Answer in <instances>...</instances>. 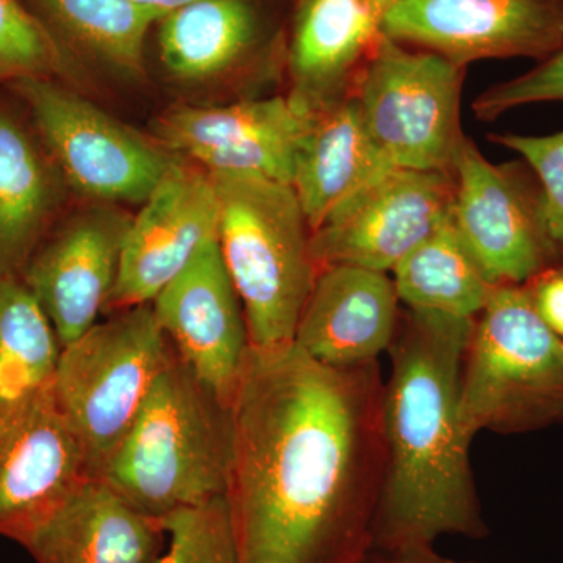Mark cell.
<instances>
[{
  "label": "cell",
  "mask_w": 563,
  "mask_h": 563,
  "mask_svg": "<svg viewBox=\"0 0 563 563\" xmlns=\"http://www.w3.org/2000/svg\"><path fill=\"white\" fill-rule=\"evenodd\" d=\"M379 362L251 347L231 402L228 498L239 563H357L383 492Z\"/></svg>",
  "instance_id": "cell-1"
},
{
  "label": "cell",
  "mask_w": 563,
  "mask_h": 563,
  "mask_svg": "<svg viewBox=\"0 0 563 563\" xmlns=\"http://www.w3.org/2000/svg\"><path fill=\"white\" fill-rule=\"evenodd\" d=\"M473 320L402 309L384 380L385 470L373 547H433L443 536L488 533L462 412Z\"/></svg>",
  "instance_id": "cell-2"
},
{
  "label": "cell",
  "mask_w": 563,
  "mask_h": 563,
  "mask_svg": "<svg viewBox=\"0 0 563 563\" xmlns=\"http://www.w3.org/2000/svg\"><path fill=\"white\" fill-rule=\"evenodd\" d=\"M231 406L174 352L101 479L147 517L228 495Z\"/></svg>",
  "instance_id": "cell-3"
},
{
  "label": "cell",
  "mask_w": 563,
  "mask_h": 563,
  "mask_svg": "<svg viewBox=\"0 0 563 563\" xmlns=\"http://www.w3.org/2000/svg\"><path fill=\"white\" fill-rule=\"evenodd\" d=\"M211 176V174H210ZM218 247L242 302L251 347L295 342L317 280L312 231L291 185L261 177L211 176Z\"/></svg>",
  "instance_id": "cell-4"
},
{
  "label": "cell",
  "mask_w": 563,
  "mask_h": 563,
  "mask_svg": "<svg viewBox=\"0 0 563 563\" xmlns=\"http://www.w3.org/2000/svg\"><path fill=\"white\" fill-rule=\"evenodd\" d=\"M461 396L473 437L562 424L563 340L536 312L523 284L495 285L474 318Z\"/></svg>",
  "instance_id": "cell-5"
},
{
  "label": "cell",
  "mask_w": 563,
  "mask_h": 563,
  "mask_svg": "<svg viewBox=\"0 0 563 563\" xmlns=\"http://www.w3.org/2000/svg\"><path fill=\"white\" fill-rule=\"evenodd\" d=\"M173 355L151 303L111 312L63 347L52 387L91 479H101Z\"/></svg>",
  "instance_id": "cell-6"
},
{
  "label": "cell",
  "mask_w": 563,
  "mask_h": 563,
  "mask_svg": "<svg viewBox=\"0 0 563 563\" xmlns=\"http://www.w3.org/2000/svg\"><path fill=\"white\" fill-rule=\"evenodd\" d=\"M466 68L380 36L352 95L388 169L453 173L463 133Z\"/></svg>",
  "instance_id": "cell-7"
},
{
  "label": "cell",
  "mask_w": 563,
  "mask_h": 563,
  "mask_svg": "<svg viewBox=\"0 0 563 563\" xmlns=\"http://www.w3.org/2000/svg\"><path fill=\"white\" fill-rule=\"evenodd\" d=\"M69 190L91 202L141 206L176 158L57 79L10 85Z\"/></svg>",
  "instance_id": "cell-8"
},
{
  "label": "cell",
  "mask_w": 563,
  "mask_h": 563,
  "mask_svg": "<svg viewBox=\"0 0 563 563\" xmlns=\"http://www.w3.org/2000/svg\"><path fill=\"white\" fill-rule=\"evenodd\" d=\"M453 176L451 222L493 284H525L562 262L548 233L542 185L523 158L495 165L466 136Z\"/></svg>",
  "instance_id": "cell-9"
},
{
  "label": "cell",
  "mask_w": 563,
  "mask_h": 563,
  "mask_svg": "<svg viewBox=\"0 0 563 563\" xmlns=\"http://www.w3.org/2000/svg\"><path fill=\"white\" fill-rule=\"evenodd\" d=\"M288 16L280 0H195L155 24L158 62L180 84L285 76Z\"/></svg>",
  "instance_id": "cell-10"
},
{
  "label": "cell",
  "mask_w": 563,
  "mask_h": 563,
  "mask_svg": "<svg viewBox=\"0 0 563 563\" xmlns=\"http://www.w3.org/2000/svg\"><path fill=\"white\" fill-rule=\"evenodd\" d=\"M453 173L391 169L312 232L313 261L391 273L451 218Z\"/></svg>",
  "instance_id": "cell-11"
},
{
  "label": "cell",
  "mask_w": 563,
  "mask_h": 563,
  "mask_svg": "<svg viewBox=\"0 0 563 563\" xmlns=\"http://www.w3.org/2000/svg\"><path fill=\"white\" fill-rule=\"evenodd\" d=\"M87 462L52 384L0 395V533L24 544L81 484Z\"/></svg>",
  "instance_id": "cell-12"
},
{
  "label": "cell",
  "mask_w": 563,
  "mask_h": 563,
  "mask_svg": "<svg viewBox=\"0 0 563 563\" xmlns=\"http://www.w3.org/2000/svg\"><path fill=\"white\" fill-rule=\"evenodd\" d=\"M132 218L121 206L87 201L63 214L25 263L20 279L49 317L63 347L106 313Z\"/></svg>",
  "instance_id": "cell-13"
},
{
  "label": "cell",
  "mask_w": 563,
  "mask_h": 563,
  "mask_svg": "<svg viewBox=\"0 0 563 563\" xmlns=\"http://www.w3.org/2000/svg\"><path fill=\"white\" fill-rule=\"evenodd\" d=\"M383 33L463 68L495 58L540 63L563 47V0H398Z\"/></svg>",
  "instance_id": "cell-14"
},
{
  "label": "cell",
  "mask_w": 563,
  "mask_h": 563,
  "mask_svg": "<svg viewBox=\"0 0 563 563\" xmlns=\"http://www.w3.org/2000/svg\"><path fill=\"white\" fill-rule=\"evenodd\" d=\"M310 118L292 109L285 95L222 106H177L155 122V140L211 176L291 185Z\"/></svg>",
  "instance_id": "cell-15"
},
{
  "label": "cell",
  "mask_w": 563,
  "mask_h": 563,
  "mask_svg": "<svg viewBox=\"0 0 563 563\" xmlns=\"http://www.w3.org/2000/svg\"><path fill=\"white\" fill-rule=\"evenodd\" d=\"M218 214L210 174L176 155L132 218L106 314L154 301L196 252L217 239Z\"/></svg>",
  "instance_id": "cell-16"
},
{
  "label": "cell",
  "mask_w": 563,
  "mask_h": 563,
  "mask_svg": "<svg viewBox=\"0 0 563 563\" xmlns=\"http://www.w3.org/2000/svg\"><path fill=\"white\" fill-rule=\"evenodd\" d=\"M151 306L180 362L231 406L251 343L218 240L203 244Z\"/></svg>",
  "instance_id": "cell-17"
},
{
  "label": "cell",
  "mask_w": 563,
  "mask_h": 563,
  "mask_svg": "<svg viewBox=\"0 0 563 563\" xmlns=\"http://www.w3.org/2000/svg\"><path fill=\"white\" fill-rule=\"evenodd\" d=\"M398 0H290L287 99L313 117L351 95Z\"/></svg>",
  "instance_id": "cell-18"
},
{
  "label": "cell",
  "mask_w": 563,
  "mask_h": 563,
  "mask_svg": "<svg viewBox=\"0 0 563 563\" xmlns=\"http://www.w3.org/2000/svg\"><path fill=\"white\" fill-rule=\"evenodd\" d=\"M401 313L387 273L325 266L314 280L292 343L325 365L376 362L395 342Z\"/></svg>",
  "instance_id": "cell-19"
},
{
  "label": "cell",
  "mask_w": 563,
  "mask_h": 563,
  "mask_svg": "<svg viewBox=\"0 0 563 563\" xmlns=\"http://www.w3.org/2000/svg\"><path fill=\"white\" fill-rule=\"evenodd\" d=\"M69 191L31 118L0 102V282L20 277Z\"/></svg>",
  "instance_id": "cell-20"
},
{
  "label": "cell",
  "mask_w": 563,
  "mask_h": 563,
  "mask_svg": "<svg viewBox=\"0 0 563 563\" xmlns=\"http://www.w3.org/2000/svg\"><path fill=\"white\" fill-rule=\"evenodd\" d=\"M163 543L161 520L98 479L81 484L24 542L40 563H154Z\"/></svg>",
  "instance_id": "cell-21"
},
{
  "label": "cell",
  "mask_w": 563,
  "mask_h": 563,
  "mask_svg": "<svg viewBox=\"0 0 563 563\" xmlns=\"http://www.w3.org/2000/svg\"><path fill=\"white\" fill-rule=\"evenodd\" d=\"M388 172L352 92L313 114L291 180L310 231H317L333 211Z\"/></svg>",
  "instance_id": "cell-22"
},
{
  "label": "cell",
  "mask_w": 563,
  "mask_h": 563,
  "mask_svg": "<svg viewBox=\"0 0 563 563\" xmlns=\"http://www.w3.org/2000/svg\"><path fill=\"white\" fill-rule=\"evenodd\" d=\"M74 73L84 66L125 80L146 68L147 36L161 18L132 0H24Z\"/></svg>",
  "instance_id": "cell-23"
},
{
  "label": "cell",
  "mask_w": 563,
  "mask_h": 563,
  "mask_svg": "<svg viewBox=\"0 0 563 563\" xmlns=\"http://www.w3.org/2000/svg\"><path fill=\"white\" fill-rule=\"evenodd\" d=\"M407 309L476 318L495 284L448 220L391 272Z\"/></svg>",
  "instance_id": "cell-24"
},
{
  "label": "cell",
  "mask_w": 563,
  "mask_h": 563,
  "mask_svg": "<svg viewBox=\"0 0 563 563\" xmlns=\"http://www.w3.org/2000/svg\"><path fill=\"white\" fill-rule=\"evenodd\" d=\"M62 350L49 317L24 282H0V395L54 383Z\"/></svg>",
  "instance_id": "cell-25"
},
{
  "label": "cell",
  "mask_w": 563,
  "mask_h": 563,
  "mask_svg": "<svg viewBox=\"0 0 563 563\" xmlns=\"http://www.w3.org/2000/svg\"><path fill=\"white\" fill-rule=\"evenodd\" d=\"M76 77L49 32L24 0H0V84Z\"/></svg>",
  "instance_id": "cell-26"
},
{
  "label": "cell",
  "mask_w": 563,
  "mask_h": 563,
  "mask_svg": "<svg viewBox=\"0 0 563 563\" xmlns=\"http://www.w3.org/2000/svg\"><path fill=\"white\" fill-rule=\"evenodd\" d=\"M161 523L165 543L154 563H239L225 496L176 510Z\"/></svg>",
  "instance_id": "cell-27"
},
{
  "label": "cell",
  "mask_w": 563,
  "mask_h": 563,
  "mask_svg": "<svg viewBox=\"0 0 563 563\" xmlns=\"http://www.w3.org/2000/svg\"><path fill=\"white\" fill-rule=\"evenodd\" d=\"M488 140L520 154L539 177L548 233L563 262V131L543 136L488 133Z\"/></svg>",
  "instance_id": "cell-28"
},
{
  "label": "cell",
  "mask_w": 563,
  "mask_h": 563,
  "mask_svg": "<svg viewBox=\"0 0 563 563\" xmlns=\"http://www.w3.org/2000/svg\"><path fill=\"white\" fill-rule=\"evenodd\" d=\"M543 102H563V47L528 73L488 87L472 109L477 120L488 122L518 107Z\"/></svg>",
  "instance_id": "cell-29"
},
{
  "label": "cell",
  "mask_w": 563,
  "mask_h": 563,
  "mask_svg": "<svg viewBox=\"0 0 563 563\" xmlns=\"http://www.w3.org/2000/svg\"><path fill=\"white\" fill-rule=\"evenodd\" d=\"M523 285L536 312L563 340V262L547 266Z\"/></svg>",
  "instance_id": "cell-30"
},
{
  "label": "cell",
  "mask_w": 563,
  "mask_h": 563,
  "mask_svg": "<svg viewBox=\"0 0 563 563\" xmlns=\"http://www.w3.org/2000/svg\"><path fill=\"white\" fill-rule=\"evenodd\" d=\"M357 563H479L455 561L437 553L431 544H409V547H372Z\"/></svg>",
  "instance_id": "cell-31"
},
{
  "label": "cell",
  "mask_w": 563,
  "mask_h": 563,
  "mask_svg": "<svg viewBox=\"0 0 563 563\" xmlns=\"http://www.w3.org/2000/svg\"><path fill=\"white\" fill-rule=\"evenodd\" d=\"M132 2L143 7V9L152 11V13L157 14L158 18H163L165 14L180 9V7L195 2V0H132Z\"/></svg>",
  "instance_id": "cell-32"
}]
</instances>
